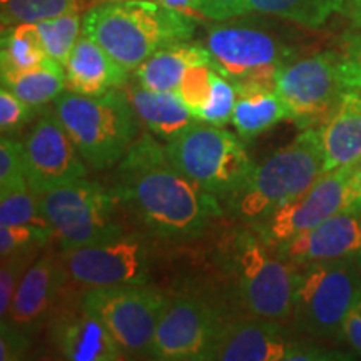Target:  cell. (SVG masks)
I'll return each mask as SVG.
<instances>
[{"mask_svg":"<svg viewBox=\"0 0 361 361\" xmlns=\"http://www.w3.org/2000/svg\"><path fill=\"white\" fill-rule=\"evenodd\" d=\"M116 196L142 224L166 241L201 236L223 214L218 197L184 176L169 159L166 146L144 134L119 161Z\"/></svg>","mask_w":361,"mask_h":361,"instance_id":"cell-1","label":"cell"},{"mask_svg":"<svg viewBox=\"0 0 361 361\" xmlns=\"http://www.w3.org/2000/svg\"><path fill=\"white\" fill-rule=\"evenodd\" d=\"M196 20L156 0H104L84 13L82 34L135 71L159 49L191 39Z\"/></svg>","mask_w":361,"mask_h":361,"instance_id":"cell-2","label":"cell"},{"mask_svg":"<svg viewBox=\"0 0 361 361\" xmlns=\"http://www.w3.org/2000/svg\"><path fill=\"white\" fill-rule=\"evenodd\" d=\"M223 264L239 303L252 318H291L303 266L284 258L256 229H241L228 239Z\"/></svg>","mask_w":361,"mask_h":361,"instance_id":"cell-3","label":"cell"},{"mask_svg":"<svg viewBox=\"0 0 361 361\" xmlns=\"http://www.w3.org/2000/svg\"><path fill=\"white\" fill-rule=\"evenodd\" d=\"M59 119L89 168H114L137 141V121L128 94L112 89L102 96L62 92L54 101Z\"/></svg>","mask_w":361,"mask_h":361,"instance_id":"cell-4","label":"cell"},{"mask_svg":"<svg viewBox=\"0 0 361 361\" xmlns=\"http://www.w3.org/2000/svg\"><path fill=\"white\" fill-rule=\"evenodd\" d=\"M323 174L319 130L305 129L293 142L255 164L250 178L228 204L238 218L256 224L303 194Z\"/></svg>","mask_w":361,"mask_h":361,"instance_id":"cell-5","label":"cell"},{"mask_svg":"<svg viewBox=\"0 0 361 361\" xmlns=\"http://www.w3.org/2000/svg\"><path fill=\"white\" fill-rule=\"evenodd\" d=\"M166 152L194 184L228 200L243 188L255 168L239 135L201 121L166 144Z\"/></svg>","mask_w":361,"mask_h":361,"instance_id":"cell-6","label":"cell"},{"mask_svg":"<svg viewBox=\"0 0 361 361\" xmlns=\"http://www.w3.org/2000/svg\"><path fill=\"white\" fill-rule=\"evenodd\" d=\"M361 291V259L303 266L295 291V329L313 340H340L343 323Z\"/></svg>","mask_w":361,"mask_h":361,"instance_id":"cell-7","label":"cell"},{"mask_svg":"<svg viewBox=\"0 0 361 361\" xmlns=\"http://www.w3.org/2000/svg\"><path fill=\"white\" fill-rule=\"evenodd\" d=\"M206 47L213 66L236 90L274 87L278 72L295 61V49L258 25L226 22L209 27Z\"/></svg>","mask_w":361,"mask_h":361,"instance_id":"cell-8","label":"cell"},{"mask_svg":"<svg viewBox=\"0 0 361 361\" xmlns=\"http://www.w3.org/2000/svg\"><path fill=\"white\" fill-rule=\"evenodd\" d=\"M37 197L62 251L94 245L124 233L123 226L116 221L119 197L92 180L78 179Z\"/></svg>","mask_w":361,"mask_h":361,"instance_id":"cell-9","label":"cell"},{"mask_svg":"<svg viewBox=\"0 0 361 361\" xmlns=\"http://www.w3.org/2000/svg\"><path fill=\"white\" fill-rule=\"evenodd\" d=\"M166 301L168 298L146 284L96 288L84 293L80 308L109 329L124 356L152 358L157 323Z\"/></svg>","mask_w":361,"mask_h":361,"instance_id":"cell-10","label":"cell"},{"mask_svg":"<svg viewBox=\"0 0 361 361\" xmlns=\"http://www.w3.org/2000/svg\"><path fill=\"white\" fill-rule=\"evenodd\" d=\"M340 51L295 59L278 72L274 89L283 99L288 119L301 130L319 128L335 109L343 84Z\"/></svg>","mask_w":361,"mask_h":361,"instance_id":"cell-11","label":"cell"},{"mask_svg":"<svg viewBox=\"0 0 361 361\" xmlns=\"http://www.w3.org/2000/svg\"><path fill=\"white\" fill-rule=\"evenodd\" d=\"M343 351L295 338L278 319L252 318L224 323L206 361H340Z\"/></svg>","mask_w":361,"mask_h":361,"instance_id":"cell-12","label":"cell"},{"mask_svg":"<svg viewBox=\"0 0 361 361\" xmlns=\"http://www.w3.org/2000/svg\"><path fill=\"white\" fill-rule=\"evenodd\" d=\"M61 261L66 276L87 290L147 284L151 268L146 243L126 233L62 251Z\"/></svg>","mask_w":361,"mask_h":361,"instance_id":"cell-13","label":"cell"},{"mask_svg":"<svg viewBox=\"0 0 361 361\" xmlns=\"http://www.w3.org/2000/svg\"><path fill=\"white\" fill-rule=\"evenodd\" d=\"M22 152L27 183L35 196L84 179L87 174V164L56 109L40 112L22 139Z\"/></svg>","mask_w":361,"mask_h":361,"instance_id":"cell-14","label":"cell"},{"mask_svg":"<svg viewBox=\"0 0 361 361\" xmlns=\"http://www.w3.org/2000/svg\"><path fill=\"white\" fill-rule=\"evenodd\" d=\"M223 326L218 310L200 298L168 300L157 323L152 360L206 361Z\"/></svg>","mask_w":361,"mask_h":361,"instance_id":"cell-15","label":"cell"},{"mask_svg":"<svg viewBox=\"0 0 361 361\" xmlns=\"http://www.w3.org/2000/svg\"><path fill=\"white\" fill-rule=\"evenodd\" d=\"M353 169L355 164L323 173L303 194L278 207L259 223L251 224L252 229L269 245L278 246L346 209L350 207L348 184Z\"/></svg>","mask_w":361,"mask_h":361,"instance_id":"cell-16","label":"cell"},{"mask_svg":"<svg viewBox=\"0 0 361 361\" xmlns=\"http://www.w3.org/2000/svg\"><path fill=\"white\" fill-rule=\"evenodd\" d=\"M276 247L284 258L300 266L319 261L361 259V207H346Z\"/></svg>","mask_w":361,"mask_h":361,"instance_id":"cell-17","label":"cell"},{"mask_svg":"<svg viewBox=\"0 0 361 361\" xmlns=\"http://www.w3.org/2000/svg\"><path fill=\"white\" fill-rule=\"evenodd\" d=\"M64 274L62 261L54 252L40 256L22 276L4 322L32 335L34 329H37L51 313Z\"/></svg>","mask_w":361,"mask_h":361,"instance_id":"cell-18","label":"cell"},{"mask_svg":"<svg viewBox=\"0 0 361 361\" xmlns=\"http://www.w3.org/2000/svg\"><path fill=\"white\" fill-rule=\"evenodd\" d=\"M318 130L323 151V173L361 161V89H343L335 109Z\"/></svg>","mask_w":361,"mask_h":361,"instance_id":"cell-19","label":"cell"},{"mask_svg":"<svg viewBox=\"0 0 361 361\" xmlns=\"http://www.w3.org/2000/svg\"><path fill=\"white\" fill-rule=\"evenodd\" d=\"M128 72L96 40L82 34L66 64L67 89L82 96H102L128 82Z\"/></svg>","mask_w":361,"mask_h":361,"instance_id":"cell-20","label":"cell"},{"mask_svg":"<svg viewBox=\"0 0 361 361\" xmlns=\"http://www.w3.org/2000/svg\"><path fill=\"white\" fill-rule=\"evenodd\" d=\"M54 341L66 360L71 361H117L123 360L114 338L94 314L80 308L54 326Z\"/></svg>","mask_w":361,"mask_h":361,"instance_id":"cell-21","label":"cell"},{"mask_svg":"<svg viewBox=\"0 0 361 361\" xmlns=\"http://www.w3.org/2000/svg\"><path fill=\"white\" fill-rule=\"evenodd\" d=\"M139 121L157 139L169 142L196 123V117L174 90H152L141 84L126 90Z\"/></svg>","mask_w":361,"mask_h":361,"instance_id":"cell-22","label":"cell"},{"mask_svg":"<svg viewBox=\"0 0 361 361\" xmlns=\"http://www.w3.org/2000/svg\"><path fill=\"white\" fill-rule=\"evenodd\" d=\"M213 64L209 49L189 40L176 42L152 54L134 71V78L152 90H178L184 74L194 66Z\"/></svg>","mask_w":361,"mask_h":361,"instance_id":"cell-23","label":"cell"},{"mask_svg":"<svg viewBox=\"0 0 361 361\" xmlns=\"http://www.w3.org/2000/svg\"><path fill=\"white\" fill-rule=\"evenodd\" d=\"M283 119H288V111L274 87L238 90L231 123L243 141L258 137Z\"/></svg>","mask_w":361,"mask_h":361,"instance_id":"cell-24","label":"cell"},{"mask_svg":"<svg viewBox=\"0 0 361 361\" xmlns=\"http://www.w3.org/2000/svg\"><path fill=\"white\" fill-rule=\"evenodd\" d=\"M51 61L35 24H17L2 30L0 69L2 78L20 74Z\"/></svg>","mask_w":361,"mask_h":361,"instance_id":"cell-25","label":"cell"},{"mask_svg":"<svg viewBox=\"0 0 361 361\" xmlns=\"http://www.w3.org/2000/svg\"><path fill=\"white\" fill-rule=\"evenodd\" d=\"M2 85L30 106L42 107L67 89L66 67L51 59L35 69L2 78Z\"/></svg>","mask_w":361,"mask_h":361,"instance_id":"cell-26","label":"cell"},{"mask_svg":"<svg viewBox=\"0 0 361 361\" xmlns=\"http://www.w3.org/2000/svg\"><path fill=\"white\" fill-rule=\"evenodd\" d=\"M343 2L345 0H246L243 16L264 13L308 29H318L333 13L341 11Z\"/></svg>","mask_w":361,"mask_h":361,"instance_id":"cell-27","label":"cell"},{"mask_svg":"<svg viewBox=\"0 0 361 361\" xmlns=\"http://www.w3.org/2000/svg\"><path fill=\"white\" fill-rule=\"evenodd\" d=\"M104 0H6L2 2V29L17 24H37L72 12H87Z\"/></svg>","mask_w":361,"mask_h":361,"instance_id":"cell-28","label":"cell"},{"mask_svg":"<svg viewBox=\"0 0 361 361\" xmlns=\"http://www.w3.org/2000/svg\"><path fill=\"white\" fill-rule=\"evenodd\" d=\"M37 30L42 39L44 49L52 61L61 66L67 64L69 56L75 42L82 32V17L80 12L66 13V16L54 17V19L37 22Z\"/></svg>","mask_w":361,"mask_h":361,"instance_id":"cell-29","label":"cell"},{"mask_svg":"<svg viewBox=\"0 0 361 361\" xmlns=\"http://www.w3.org/2000/svg\"><path fill=\"white\" fill-rule=\"evenodd\" d=\"M0 224H25L52 229L42 213L39 197L29 186L0 192Z\"/></svg>","mask_w":361,"mask_h":361,"instance_id":"cell-30","label":"cell"},{"mask_svg":"<svg viewBox=\"0 0 361 361\" xmlns=\"http://www.w3.org/2000/svg\"><path fill=\"white\" fill-rule=\"evenodd\" d=\"M214 69V67H213ZM238 101V90L229 82L224 75H221L218 71H213V89H211L209 99L206 106L202 107L200 114L196 116L201 123L219 126L223 128L231 121L234 106Z\"/></svg>","mask_w":361,"mask_h":361,"instance_id":"cell-31","label":"cell"},{"mask_svg":"<svg viewBox=\"0 0 361 361\" xmlns=\"http://www.w3.org/2000/svg\"><path fill=\"white\" fill-rule=\"evenodd\" d=\"M52 236V229L25 224H0V256L7 258L16 252L37 251L47 245Z\"/></svg>","mask_w":361,"mask_h":361,"instance_id":"cell-32","label":"cell"},{"mask_svg":"<svg viewBox=\"0 0 361 361\" xmlns=\"http://www.w3.org/2000/svg\"><path fill=\"white\" fill-rule=\"evenodd\" d=\"M29 186L25 176L22 141L2 134L0 141V192Z\"/></svg>","mask_w":361,"mask_h":361,"instance_id":"cell-33","label":"cell"},{"mask_svg":"<svg viewBox=\"0 0 361 361\" xmlns=\"http://www.w3.org/2000/svg\"><path fill=\"white\" fill-rule=\"evenodd\" d=\"M213 71L211 64L191 67L184 74L178 90H176L194 117L200 114L209 99L211 89H213Z\"/></svg>","mask_w":361,"mask_h":361,"instance_id":"cell-34","label":"cell"},{"mask_svg":"<svg viewBox=\"0 0 361 361\" xmlns=\"http://www.w3.org/2000/svg\"><path fill=\"white\" fill-rule=\"evenodd\" d=\"M35 252L37 251H22L2 258V268H0V318L2 322L7 318L20 279L27 268L32 264L30 261L34 259Z\"/></svg>","mask_w":361,"mask_h":361,"instance_id":"cell-35","label":"cell"},{"mask_svg":"<svg viewBox=\"0 0 361 361\" xmlns=\"http://www.w3.org/2000/svg\"><path fill=\"white\" fill-rule=\"evenodd\" d=\"M39 107L30 106L16 96L7 87L0 89V130L2 134H12L37 116Z\"/></svg>","mask_w":361,"mask_h":361,"instance_id":"cell-36","label":"cell"},{"mask_svg":"<svg viewBox=\"0 0 361 361\" xmlns=\"http://www.w3.org/2000/svg\"><path fill=\"white\" fill-rule=\"evenodd\" d=\"M340 72L346 87L361 89V32L348 34L341 40Z\"/></svg>","mask_w":361,"mask_h":361,"instance_id":"cell-37","label":"cell"},{"mask_svg":"<svg viewBox=\"0 0 361 361\" xmlns=\"http://www.w3.org/2000/svg\"><path fill=\"white\" fill-rule=\"evenodd\" d=\"M30 345V335L13 326L8 322H2L0 329V361H13L24 356Z\"/></svg>","mask_w":361,"mask_h":361,"instance_id":"cell-38","label":"cell"},{"mask_svg":"<svg viewBox=\"0 0 361 361\" xmlns=\"http://www.w3.org/2000/svg\"><path fill=\"white\" fill-rule=\"evenodd\" d=\"M246 0H197L196 11L200 17L211 20H229L243 16Z\"/></svg>","mask_w":361,"mask_h":361,"instance_id":"cell-39","label":"cell"},{"mask_svg":"<svg viewBox=\"0 0 361 361\" xmlns=\"http://www.w3.org/2000/svg\"><path fill=\"white\" fill-rule=\"evenodd\" d=\"M340 340L345 341L351 348V351L361 358V291L356 296L348 314H346Z\"/></svg>","mask_w":361,"mask_h":361,"instance_id":"cell-40","label":"cell"},{"mask_svg":"<svg viewBox=\"0 0 361 361\" xmlns=\"http://www.w3.org/2000/svg\"><path fill=\"white\" fill-rule=\"evenodd\" d=\"M350 207H361V161L355 164L350 178Z\"/></svg>","mask_w":361,"mask_h":361,"instance_id":"cell-41","label":"cell"},{"mask_svg":"<svg viewBox=\"0 0 361 361\" xmlns=\"http://www.w3.org/2000/svg\"><path fill=\"white\" fill-rule=\"evenodd\" d=\"M340 12L353 29H361V0H345Z\"/></svg>","mask_w":361,"mask_h":361,"instance_id":"cell-42","label":"cell"},{"mask_svg":"<svg viewBox=\"0 0 361 361\" xmlns=\"http://www.w3.org/2000/svg\"><path fill=\"white\" fill-rule=\"evenodd\" d=\"M156 2L162 4L164 7L174 8V11L186 13V16L196 17V19L200 17V13L196 11L197 0H156Z\"/></svg>","mask_w":361,"mask_h":361,"instance_id":"cell-43","label":"cell"},{"mask_svg":"<svg viewBox=\"0 0 361 361\" xmlns=\"http://www.w3.org/2000/svg\"><path fill=\"white\" fill-rule=\"evenodd\" d=\"M0 2H6V0H0Z\"/></svg>","mask_w":361,"mask_h":361,"instance_id":"cell-44","label":"cell"}]
</instances>
